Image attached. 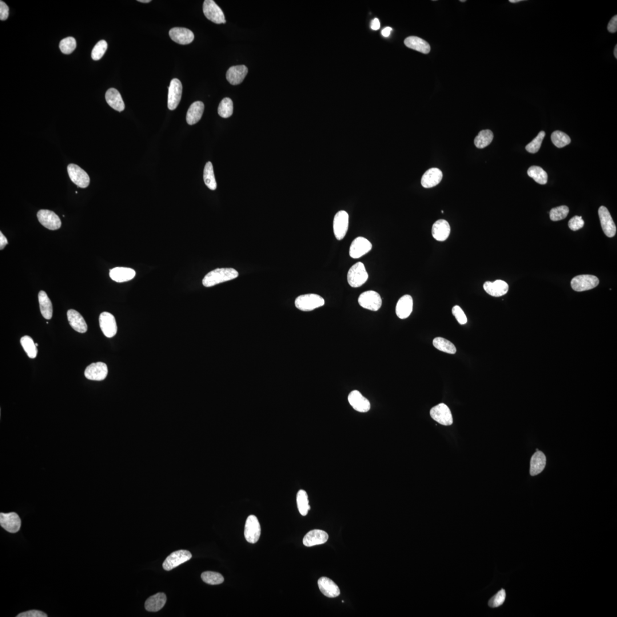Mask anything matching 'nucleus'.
Wrapping results in <instances>:
<instances>
[{"label":"nucleus","mask_w":617,"mask_h":617,"mask_svg":"<svg viewBox=\"0 0 617 617\" xmlns=\"http://www.w3.org/2000/svg\"><path fill=\"white\" fill-rule=\"evenodd\" d=\"M238 272L234 269L217 268L206 274L203 278L202 284L207 288L212 287L223 282L234 280L238 277Z\"/></svg>","instance_id":"obj_1"},{"label":"nucleus","mask_w":617,"mask_h":617,"mask_svg":"<svg viewBox=\"0 0 617 617\" xmlns=\"http://www.w3.org/2000/svg\"><path fill=\"white\" fill-rule=\"evenodd\" d=\"M324 304V298L316 294H304L298 296L295 300L296 307L304 312L312 311Z\"/></svg>","instance_id":"obj_2"},{"label":"nucleus","mask_w":617,"mask_h":617,"mask_svg":"<svg viewBox=\"0 0 617 617\" xmlns=\"http://www.w3.org/2000/svg\"><path fill=\"white\" fill-rule=\"evenodd\" d=\"M368 273L363 263L357 262L350 268L347 275V280L350 286L353 288L360 287L368 279Z\"/></svg>","instance_id":"obj_3"},{"label":"nucleus","mask_w":617,"mask_h":617,"mask_svg":"<svg viewBox=\"0 0 617 617\" xmlns=\"http://www.w3.org/2000/svg\"><path fill=\"white\" fill-rule=\"evenodd\" d=\"M599 283V278L596 276L584 274L573 278L571 286L575 291L580 292L594 289Z\"/></svg>","instance_id":"obj_4"},{"label":"nucleus","mask_w":617,"mask_h":617,"mask_svg":"<svg viewBox=\"0 0 617 617\" xmlns=\"http://www.w3.org/2000/svg\"><path fill=\"white\" fill-rule=\"evenodd\" d=\"M358 301L361 307L372 311H377L382 306V299L380 294L373 290L362 293Z\"/></svg>","instance_id":"obj_5"},{"label":"nucleus","mask_w":617,"mask_h":617,"mask_svg":"<svg viewBox=\"0 0 617 617\" xmlns=\"http://www.w3.org/2000/svg\"><path fill=\"white\" fill-rule=\"evenodd\" d=\"M245 538L248 543L256 544L261 536V526L257 517L250 515L247 519L244 531Z\"/></svg>","instance_id":"obj_6"},{"label":"nucleus","mask_w":617,"mask_h":617,"mask_svg":"<svg viewBox=\"0 0 617 617\" xmlns=\"http://www.w3.org/2000/svg\"><path fill=\"white\" fill-rule=\"evenodd\" d=\"M203 11L210 21L217 24L226 23L224 13L213 0H205L203 4Z\"/></svg>","instance_id":"obj_7"},{"label":"nucleus","mask_w":617,"mask_h":617,"mask_svg":"<svg viewBox=\"0 0 617 617\" xmlns=\"http://www.w3.org/2000/svg\"><path fill=\"white\" fill-rule=\"evenodd\" d=\"M349 226V214L345 210L337 212L334 218L333 231L337 240H341L346 236Z\"/></svg>","instance_id":"obj_8"},{"label":"nucleus","mask_w":617,"mask_h":617,"mask_svg":"<svg viewBox=\"0 0 617 617\" xmlns=\"http://www.w3.org/2000/svg\"><path fill=\"white\" fill-rule=\"evenodd\" d=\"M190 552L185 550L174 552L170 555L162 564L164 570L170 571L192 559Z\"/></svg>","instance_id":"obj_9"},{"label":"nucleus","mask_w":617,"mask_h":617,"mask_svg":"<svg viewBox=\"0 0 617 617\" xmlns=\"http://www.w3.org/2000/svg\"><path fill=\"white\" fill-rule=\"evenodd\" d=\"M67 173L71 181L81 188H87L90 184L89 175L80 167L70 164L67 166Z\"/></svg>","instance_id":"obj_10"},{"label":"nucleus","mask_w":617,"mask_h":617,"mask_svg":"<svg viewBox=\"0 0 617 617\" xmlns=\"http://www.w3.org/2000/svg\"><path fill=\"white\" fill-rule=\"evenodd\" d=\"M372 249V244L368 239L358 237L354 239L350 245L349 255L353 258H359L369 253Z\"/></svg>","instance_id":"obj_11"},{"label":"nucleus","mask_w":617,"mask_h":617,"mask_svg":"<svg viewBox=\"0 0 617 617\" xmlns=\"http://www.w3.org/2000/svg\"><path fill=\"white\" fill-rule=\"evenodd\" d=\"M37 218L41 225L47 229L55 230L61 228L60 218L52 211L45 209L39 210Z\"/></svg>","instance_id":"obj_12"},{"label":"nucleus","mask_w":617,"mask_h":617,"mask_svg":"<svg viewBox=\"0 0 617 617\" xmlns=\"http://www.w3.org/2000/svg\"><path fill=\"white\" fill-rule=\"evenodd\" d=\"M431 417L437 423L445 426L453 424V417L451 410L447 405L440 404L433 407L430 412Z\"/></svg>","instance_id":"obj_13"},{"label":"nucleus","mask_w":617,"mask_h":617,"mask_svg":"<svg viewBox=\"0 0 617 617\" xmlns=\"http://www.w3.org/2000/svg\"><path fill=\"white\" fill-rule=\"evenodd\" d=\"M0 525L5 531L11 533H15L19 531L21 521L19 516L14 512L0 513Z\"/></svg>","instance_id":"obj_14"},{"label":"nucleus","mask_w":617,"mask_h":617,"mask_svg":"<svg viewBox=\"0 0 617 617\" xmlns=\"http://www.w3.org/2000/svg\"><path fill=\"white\" fill-rule=\"evenodd\" d=\"M99 326L102 332L107 338L114 337L117 332L116 321L113 314L109 312H103L99 318Z\"/></svg>","instance_id":"obj_15"},{"label":"nucleus","mask_w":617,"mask_h":617,"mask_svg":"<svg viewBox=\"0 0 617 617\" xmlns=\"http://www.w3.org/2000/svg\"><path fill=\"white\" fill-rule=\"evenodd\" d=\"M599 214L605 234L608 237H614L617 232L616 226L608 209L606 207L601 206L599 210Z\"/></svg>","instance_id":"obj_16"},{"label":"nucleus","mask_w":617,"mask_h":617,"mask_svg":"<svg viewBox=\"0 0 617 617\" xmlns=\"http://www.w3.org/2000/svg\"><path fill=\"white\" fill-rule=\"evenodd\" d=\"M107 374H108L107 366L101 362H98L87 366L84 372L87 379L98 381L104 380Z\"/></svg>","instance_id":"obj_17"},{"label":"nucleus","mask_w":617,"mask_h":617,"mask_svg":"<svg viewBox=\"0 0 617 617\" xmlns=\"http://www.w3.org/2000/svg\"><path fill=\"white\" fill-rule=\"evenodd\" d=\"M182 93V85L181 81L177 78H174L171 81L169 87L168 107L171 110L177 108L180 103Z\"/></svg>","instance_id":"obj_18"},{"label":"nucleus","mask_w":617,"mask_h":617,"mask_svg":"<svg viewBox=\"0 0 617 617\" xmlns=\"http://www.w3.org/2000/svg\"><path fill=\"white\" fill-rule=\"evenodd\" d=\"M169 33L173 41L181 45L189 44L194 38L192 31L185 27H173L170 30Z\"/></svg>","instance_id":"obj_19"},{"label":"nucleus","mask_w":617,"mask_h":617,"mask_svg":"<svg viewBox=\"0 0 617 617\" xmlns=\"http://www.w3.org/2000/svg\"><path fill=\"white\" fill-rule=\"evenodd\" d=\"M348 401L354 410L361 413L368 412L371 407L369 401L358 391H353L349 394Z\"/></svg>","instance_id":"obj_20"},{"label":"nucleus","mask_w":617,"mask_h":617,"mask_svg":"<svg viewBox=\"0 0 617 617\" xmlns=\"http://www.w3.org/2000/svg\"><path fill=\"white\" fill-rule=\"evenodd\" d=\"M248 73V69L245 65H237L230 67L227 71V80L233 85L240 84Z\"/></svg>","instance_id":"obj_21"},{"label":"nucleus","mask_w":617,"mask_h":617,"mask_svg":"<svg viewBox=\"0 0 617 617\" xmlns=\"http://www.w3.org/2000/svg\"><path fill=\"white\" fill-rule=\"evenodd\" d=\"M329 539L328 533L325 531L315 529L310 531L304 537L303 544L305 546L311 547L316 545L324 544Z\"/></svg>","instance_id":"obj_22"},{"label":"nucleus","mask_w":617,"mask_h":617,"mask_svg":"<svg viewBox=\"0 0 617 617\" xmlns=\"http://www.w3.org/2000/svg\"><path fill=\"white\" fill-rule=\"evenodd\" d=\"M484 289L489 295L499 297L508 293L509 285L506 282L500 280L493 282L487 281L484 284Z\"/></svg>","instance_id":"obj_23"},{"label":"nucleus","mask_w":617,"mask_h":617,"mask_svg":"<svg viewBox=\"0 0 617 617\" xmlns=\"http://www.w3.org/2000/svg\"><path fill=\"white\" fill-rule=\"evenodd\" d=\"M318 585L322 594L329 598H336L340 595L339 588L327 577H321L318 580Z\"/></svg>","instance_id":"obj_24"},{"label":"nucleus","mask_w":617,"mask_h":617,"mask_svg":"<svg viewBox=\"0 0 617 617\" xmlns=\"http://www.w3.org/2000/svg\"><path fill=\"white\" fill-rule=\"evenodd\" d=\"M413 301L411 296L405 295L398 301L396 313L400 319H405L411 315L413 311Z\"/></svg>","instance_id":"obj_25"},{"label":"nucleus","mask_w":617,"mask_h":617,"mask_svg":"<svg viewBox=\"0 0 617 617\" xmlns=\"http://www.w3.org/2000/svg\"><path fill=\"white\" fill-rule=\"evenodd\" d=\"M443 173L438 168H434L426 172L421 178V185L425 188H431L439 184L443 179Z\"/></svg>","instance_id":"obj_26"},{"label":"nucleus","mask_w":617,"mask_h":617,"mask_svg":"<svg viewBox=\"0 0 617 617\" xmlns=\"http://www.w3.org/2000/svg\"><path fill=\"white\" fill-rule=\"evenodd\" d=\"M67 320L71 327L80 333L86 332L87 326L84 318L76 310L70 309L67 312Z\"/></svg>","instance_id":"obj_27"},{"label":"nucleus","mask_w":617,"mask_h":617,"mask_svg":"<svg viewBox=\"0 0 617 617\" xmlns=\"http://www.w3.org/2000/svg\"><path fill=\"white\" fill-rule=\"evenodd\" d=\"M432 233L437 241H444L447 240L451 233V226L447 221L438 220L433 225Z\"/></svg>","instance_id":"obj_28"},{"label":"nucleus","mask_w":617,"mask_h":617,"mask_svg":"<svg viewBox=\"0 0 617 617\" xmlns=\"http://www.w3.org/2000/svg\"><path fill=\"white\" fill-rule=\"evenodd\" d=\"M109 276L111 279L115 282H124L133 279L136 276V272L129 268L117 267L110 270Z\"/></svg>","instance_id":"obj_29"},{"label":"nucleus","mask_w":617,"mask_h":617,"mask_svg":"<svg viewBox=\"0 0 617 617\" xmlns=\"http://www.w3.org/2000/svg\"><path fill=\"white\" fill-rule=\"evenodd\" d=\"M105 99L108 105L119 112L125 109L124 102L123 101L121 94L117 89L110 88L107 90L105 94Z\"/></svg>","instance_id":"obj_30"},{"label":"nucleus","mask_w":617,"mask_h":617,"mask_svg":"<svg viewBox=\"0 0 617 617\" xmlns=\"http://www.w3.org/2000/svg\"><path fill=\"white\" fill-rule=\"evenodd\" d=\"M204 104L201 101H196L190 105L186 114V121L190 125L196 124L200 120L204 111Z\"/></svg>","instance_id":"obj_31"},{"label":"nucleus","mask_w":617,"mask_h":617,"mask_svg":"<svg viewBox=\"0 0 617 617\" xmlns=\"http://www.w3.org/2000/svg\"><path fill=\"white\" fill-rule=\"evenodd\" d=\"M166 602L165 594L163 593H158L156 595L150 597L146 601L145 608L147 611L156 612L160 611L165 606Z\"/></svg>","instance_id":"obj_32"},{"label":"nucleus","mask_w":617,"mask_h":617,"mask_svg":"<svg viewBox=\"0 0 617 617\" xmlns=\"http://www.w3.org/2000/svg\"><path fill=\"white\" fill-rule=\"evenodd\" d=\"M404 43L409 48L420 51L422 53L428 54L431 51V46L429 43L420 37H409L405 39Z\"/></svg>","instance_id":"obj_33"},{"label":"nucleus","mask_w":617,"mask_h":617,"mask_svg":"<svg viewBox=\"0 0 617 617\" xmlns=\"http://www.w3.org/2000/svg\"><path fill=\"white\" fill-rule=\"evenodd\" d=\"M547 459L544 454L541 451H537L531 459L530 473L532 476H535L544 471L546 465Z\"/></svg>","instance_id":"obj_34"},{"label":"nucleus","mask_w":617,"mask_h":617,"mask_svg":"<svg viewBox=\"0 0 617 617\" xmlns=\"http://www.w3.org/2000/svg\"><path fill=\"white\" fill-rule=\"evenodd\" d=\"M38 301L43 317L46 320L51 319L53 316V305L47 294L42 290L38 293Z\"/></svg>","instance_id":"obj_35"},{"label":"nucleus","mask_w":617,"mask_h":617,"mask_svg":"<svg viewBox=\"0 0 617 617\" xmlns=\"http://www.w3.org/2000/svg\"><path fill=\"white\" fill-rule=\"evenodd\" d=\"M528 176L541 185L546 184L548 182V174L540 166H532L528 170Z\"/></svg>","instance_id":"obj_36"},{"label":"nucleus","mask_w":617,"mask_h":617,"mask_svg":"<svg viewBox=\"0 0 617 617\" xmlns=\"http://www.w3.org/2000/svg\"><path fill=\"white\" fill-rule=\"evenodd\" d=\"M435 347L441 352L454 354L456 353V346L451 341L442 337H436L433 341Z\"/></svg>","instance_id":"obj_37"},{"label":"nucleus","mask_w":617,"mask_h":617,"mask_svg":"<svg viewBox=\"0 0 617 617\" xmlns=\"http://www.w3.org/2000/svg\"><path fill=\"white\" fill-rule=\"evenodd\" d=\"M493 137L494 135L491 130H481L475 138V144L477 148L483 149L491 144Z\"/></svg>","instance_id":"obj_38"},{"label":"nucleus","mask_w":617,"mask_h":617,"mask_svg":"<svg viewBox=\"0 0 617 617\" xmlns=\"http://www.w3.org/2000/svg\"><path fill=\"white\" fill-rule=\"evenodd\" d=\"M297 504L298 511L302 516L308 515L310 509L309 503L308 496L304 490H300L297 495Z\"/></svg>","instance_id":"obj_39"},{"label":"nucleus","mask_w":617,"mask_h":617,"mask_svg":"<svg viewBox=\"0 0 617 617\" xmlns=\"http://www.w3.org/2000/svg\"><path fill=\"white\" fill-rule=\"evenodd\" d=\"M204 180L205 185L212 190L217 188V182L215 178L213 167L212 163H206L204 170Z\"/></svg>","instance_id":"obj_40"},{"label":"nucleus","mask_w":617,"mask_h":617,"mask_svg":"<svg viewBox=\"0 0 617 617\" xmlns=\"http://www.w3.org/2000/svg\"><path fill=\"white\" fill-rule=\"evenodd\" d=\"M20 342L23 350L29 358L36 357L38 350L32 338L28 336H23L21 338Z\"/></svg>","instance_id":"obj_41"},{"label":"nucleus","mask_w":617,"mask_h":617,"mask_svg":"<svg viewBox=\"0 0 617 617\" xmlns=\"http://www.w3.org/2000/svg\"><path fill=\"white\" fill-rule=\"evenodd\" d=\"M551 139L553 144L559 148H563L571 142V139L568 135L560 130L555 131L552 134Z\"/></svg>","instance_id":"obj_42"},{"label":"nucleus","mask_w":617,"mask_h":617,"mask_svg":"<svg viewBox=\"0 0 617 617\" xmlns=\"http://www.w3.org/2000/svg\"><path fill=\"white\" fill-rule=\"evenodd\" d=\"M233 113V103L229 98H225L218 106V113L222 118H229Z\"/></svg>","instance_id":"obj_43"},{"label":"nucleus","mask_w":617,"mask_h":617,"mask_svg":"<svg viewBox=\"0 0 617 617\" xmlns=\"http://www.w3.org/2000/svg\"><path fill=\"white\" fill-rule=\"evenodd\" d=\"M201 579L206 584L212 585L221 584L224 581V577L220 573L213 572L202 573Z\"/></svg>","instance_id":"obj_44"},{"label":"nucleus","mask_w":617,"mask_h":617,"mask_svg":"<svg viewBox=\"0 0 617 617\" xmlns=\"http://www.w3.org/2000/svg\"><path fill=\"white\" fill-rule=\"evenodd\" d=\"M569 209L567 206L563 205L551 209L550 218L553 221H558L564 220L568 216Z\"/></svg>","instance_id":"obj_45"},{"label":"nucleus","mask_w":617,"mask_h":617,"mask_svg":"<svg viewBox=\"0 0 617 617\" xmlns=\"http://www.w3.org/2000/svg\"><path fill=\"white\" fill-rule=\"evenodd\" d=\"M76 41L72 37H69L62 39L59 43V47L62 53L69 54L76 48Z\"/></svg>","instance_id":"obj_46"},{"label":"nucleus","mask_w":617,"mask_h":617,"mask_svg":"<svg viewBox=\"0 0 617 617\" xmlns=\"http://www.w3.org/2000/svg\"><path fill=\"white\" fill-rule=\"evenodd\" d=\"M545 134L546 133H545L544 131H541L539 134L537 135V136L526 146L525 148H526L528 152L535 154L539 152Z\"/></svg>","instance_id":"obj_47"},{"label":"nucleus","mask_w":617,"mask_h":617,"mask_svg":"<svg viewBox=\"0 0 617 617\" xmlns=\"http://www.w3.org/2000/svg\"><path fill=\"white\" fill-rule=\"evenodd\" d=\"M107 48V43L105 40H101L96 43L94 46L92 51H91V58L95 61H98L100 59L105 53Z\"/></svg>","instance_id":"obj_48"},{"label":"nucleus","mask_w":617,"mask_h":617,"mask_svg":"<svg viewBox=\"0 0 617 617\" xmlns=\"http://www.w3.org/2000/svg\"><path fill=\"white\" fill-rule=\"evenodd\" d=\"M506 599V592L504 589H501L496 595L490 599L488 605L490 607L495 608L501 606Z\"/></svg>","instance_id":"obj_49"},{"label":"nucleus","mask_w":617,"mask_h":617,"mask_svg":"<svg viewBox=\"0 0 617 617\" xmlns=\"http://www.w3.org/2000/svg\"><path fill=\"white\" fill-rule=\"evenodd\" d=\"M452 313L459 324L464 325L467 323V317L460 306L458 305L454 306L452 309Z\"/></svg>","instance_id":"obj_50"},{"label":"nucleus","mask_w":617,"mask_h":617,"mask_svg":"<svg viewBox=\"0 0 617 617\" xmlns=\"http://www.w3.org/2000/svg\"><path fill=\"white\" fill-rule=\"evenodd\" d=\"M584 221L582 217L576 216L569 220L568 226L569 228L573 231H577L583 228L584 226Z\"/></svg>","instance_id":"obj_51"},{"label":"nucleus","mask_w":617,"mask_h":617,"mask_svg":"<svg viewBox=\"0 0 617 617\" xmlns=\"http://www.w3.org/2000/svg\"><path fill=\"white\" fill-rule=\"evenodd\" d=\"M17 617H47L46 613L39 611H30L20 613Z\"/></svg>","instance_id":"obj_52"},{"label":"nucleus","mask_w":617,"mask_h":617,"mask_svg":"<svg viewBox=\"0 0 617 617\" xmlns=\"http://www.w3.org/2000/svg\"><path fill=\"white\" fill-rule=\"evenodd\" d=\"M9 16V7L2 1H0V19L5 21Z\"/></svg>","instance_id":"obj_53"},{"label":"nucleus","mask_w":617,"mask_h":617,"mask_svg":"<svg viewBox=\"0 0 617 617\" xmlns=\"http://www.w3.org/2000/svg\"><path fill=\"white\" fill-rule=\"evenodd\" d=\"M608 30L609 32L614 33L617 30V15H615L609 21L608 25Z\"/></svg>","instance_id":"obj_54"},{"label":"nucleus","mask_w":617,"mask_h":617,"mask_svg":"<svg viewBox=\"0 0 617 617\" xmlns=\"http://www.w3.org/2000/svg\"><path fill=\"white\" fill-rule=\"evenodd\" d=\"M7 240L4 235L0 232V249L2 250L7 244Z\"/></svg>","instance_id":"obj_55"},{"label":"nucleus","mask_w":617,"mask_h":617,"mask_svg":"<svg viewBox=\"0 0 617 617\" xmlns=\"http://www.w3.org/2000/svg\"><path fill=\"white\" fill-rule=\"evenodd\" d=\"M371 28L374 30H377L380 28V22L379 19L376 18L371 22Z\"/></svg>","instance_id":"obj_56"},{"label":"nucleus","mask_w":617,"mask_h":617,"mask_svg":"<svg viewBox=\"0 0 617 617\" xmlns=\"http://www.w3.org/2000/svg\"><path fill=\"white\" fill-rule=\"evenodd\" d=\"M392 30V27H386L385 28L382 30L381 33L383 34L384 37H388L389 36L390 34H391Z\"/></svg>","instance_id":"obj_57"},{"label":"nucleus","mask_w":617,"mask_h":617,"mask_svg":"<svg viewBox=\"0 0 617 617\" xmlns=\"http://www.w3.org/2000/svg\"><path fill=\"white\" fill-rule=\"evenodd\" d=\"M138 1L142 3H149L151 2L150 0H138Z\"/></svg>","instance_id":"obj_58"},{"label":"nucleus","mask_w":617,"mask_h":617,"mask_svg":"<svg viewBox=\"0 0 617 617\" xmlns=\"http://www.w3.org/2000/svg\"><path fill=\"white\" fill-rule=\"evenodd\" d=\"M614 54H615V56L616 58H617V45L615 46V48L614 50Z\"/></svg>","instance_id":"obj_59"},{"label":"nucleus","mask_w":617,"mask_h":617,"mask_svg":"<svg viewBox=\"0 0 617 617\" xmlns=\"http://www.w3.org/2000/svg\"><path fill=\"white\" fill-rule=\"evenodd\" d=\"M522 1V0H510L509 2L511 3H517Z\"/></svg>","instance_id":"obj_60"},{"label":"nucleus","mask_w":617,"mask_h":617,"mask_svg":"<svg viewBox=\"0 0 617 617\" xmlns=\"http://www.w3.org/2000/svg\"><path fill=\"white\" fill-rule=\"evenodd\" d=\"M461 1V2H465L466 1H465V0H462V1Z\"/></svg>","instance_id":"obj_61"},{"label":"nucleus","mask_w":617,"mask_h":617,"mask_svg":"<svg viewBox=\"0 0 617 617\" xmlns=\"http://www.w3.org/2000/svg\"><path fill=\"white\" fill-rule=\"evenodd\" d=\"M35 346H37H37H38V344H37V343H35Z\"/></svg>","instance_id":"obj_62"}]
</instances>
